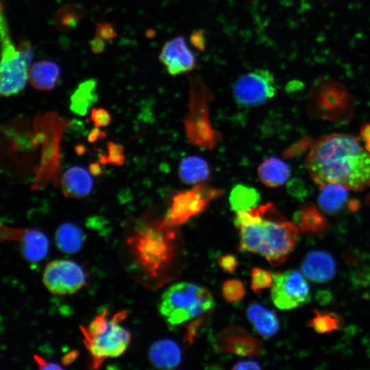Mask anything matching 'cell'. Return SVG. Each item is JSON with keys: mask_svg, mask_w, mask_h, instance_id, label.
<instances>
[{"mask_svg": "<svg viewBox=\"0 0 370 370\" xmlns=\"http://www.w3.org/2000/svg\"><path fill=\"white\" fill-rule=\"evenodd\" d=\"M306 166L319 188L329 184L354 190L370 187V153L351 135L334 133L316 140L307 155Z\"/></svg>", "mask_w": 370, "mask_h": 370, "instance_id": "cell-1", "label": "cell"}, {"mask_svg": "<svg viewBox=\"0 0 370 370\" xmlns=\"http://www.w3.org/2000/svg\"><path fill=\"white\" fill-rule=\"evenodd\" d=\"M234 222L240 232L239 249L258 254L273 266L283 264L296 245L297 226L271 203L236 212Z\"/></svg>", "mask_w": 370, "mask_h": 370, "instance_id": "cell-2", "label": "cell"}, {"mask_svg": "<svg viewBox=\"0 0 370 370\" xmlns=\"http://www.w3.org/2000/svg\"><path fill=\"white\" fill-rule=\"evenodd\" d=\"M177 227L164 219L142 227L131 239L137 262L149 278L171 280L179 268L182 245Z\"/></svg>", "mask_w": 370, "mask_h": 370, "instance_id": "cell-3", "label": "cell"}, {"mask_svg": "<svg viewBox=\"0 0 370 370\" xmlns=\"http://www.w3.org/2000/svg\"><path fill=\"white\" fill-rule=\"evenodd\" d=\"M214 300L206 288L190 282L171 285L161 297L159 311L171 325L200 317L212 310Z\"/></svg>", "mask_w": 370, "mask_h": 370, "instance_id": "cell-4", "label": "cell"}, {"mask_svg": "<svg viewBox=\"0 0 370 370\" xmlns=\"http://www.w3.org/2000/svg\"><path fill=\"white\" fill-rule=\"evenodd\" d=\"M125 315V313L120 312L108 319L107 312L104 311L97 316L87 328H82L84 343L95 365L98 366L106 358L118 357L126 350L131 334L119 324Z\"/></svg>", "mask_w": 370, "mask_h": 370, "instance_id": "cell-5", "label": "cell"}, {"mask_svg": "<svg viewBox=\"0 0 370 370\" xmlns=\"http://www.w3.org/2000/svg\"><path fill=\"white\" fill-rule=\"evenodd\" d=\"M1 61L0 92L10 97L18 94L25 86L29 69L13 45L3 10L1 14Z\"/></svg>", "mask_w": 370, "mask_h": 370, "instance_id": "cell-6", "label": "cell"}, {"mask_svg": "<svg viewBox=\"0 0 370 370\" xmlns=\"http://www.w3.org/2000/svg\"><path fill=\"white\" fill-rule=\"evenodd\" d=\"M222 194L215 188L204 183H199L191 189L175 194L164 219L173 226L177 227L190 219L202 213L210 202Z\"/></svg>", "mask_w": 370, "mask_h": 370, "instance_id": "cell-7", "label": "cell"}, {"mask_svg": "<svg viewBox=\"0 0 370 370\" xmlns=\"http://www.w3.org/2000/svg\"><path fill=\"white\" fill-rule=\"evenodd\" d=\"M276 92L275 79L268 69H256L239 77L233 86L236 101L245 107L262 104Z\"/></svg>", "mask_w": 370, "mask_h": 370, "instance_id": "cell-8", "label": "cell"}, {"mask_svg": "<svg viewBox=\"0 0 370 370\" xmlns=\"http://www.w3.org/2000/svg\"><path fill=\"white\" fill-rule=\"evenodd\" d=\"M271 297L280 310H293L310 302L311 293L304 275L296 270L273 275Z\"/></svg>", "mask_w": 370, "mask_h": 370, "instance_id": "cell-9", "label": "cell"}, {"mask_svg": "<svg viewBox=\"0 0 370 370\" xmlns=\"http://www.w3.org/2000/svg\"><path fill=\"white\" fill-rule=\"evenodd\" d=\"M83 269L69 260H56L45 268L42 282L49 292L55 295L73 294L86 283Z\"/></svg>", "mask_w": 370, "mask_h": 370, "instance_id": "cell-10", "label": "cell"}, {"mask_svg": "<svg viewBox=\"0 0 370 370\" xmlns=\"http://www.w3.org/2000/svg\"><path fill=\"white\" fill-rule=\"evenodd\" d=\"M158 59L172 76L188 73L197 67L196 57L182 36L167 41L162 47Z\"/></svg>", "mask_w": 370, "mask_h": 370, "instance_id": "cell-11", "label": "cell"}, {"mask_svg": "<svg viewBox=\"0 0 370 370\" xmlns=\"http://www.w3.org/2000/svg\"><path fill=\"white\" fill-rule=\"evenodd\" d=\"M216 347L221 352L241 356L254 357L263 354V345L245 330L228 327L222 330L216 339Z\"/></svg>", "mask_w": 370, "mask_h": 370, "instance_id": "cell-12", "label": "cell"}, {"mask_svg": "<svg viewBox=\"0 0 370 370\" xmlns=\"http://www.w3.org/2000/svg\"><path fill=\"white\" fill-rule=\"evenodd\" d=\"M5 238L19 242L23 257L30 262H38L45 258L49 249V241L45 234L36 228L15 229L5 227Z\"/></svg>", "mask_w": 370, "mask_h": 370, "instance_id": "cell-13", "label": "cell"}, {"mask_svg": "<svg viewBox=\"0 0 370 370\" xmlns=\"http://www.w3.org/2000/svg\"><path fill=\"white\" fill-rule=\"evenodd\" d=\"M301 269L308 279L319 283L331 280L336 271L334 258L328 253L314 250L309 252L302 261Z\"/></svg>", "mask_w": 370, "mask_h": 370, "instance_id": "cell-14", "label": "cell"}, {"mask_svg": "<svg viewBox=\"0 0 370 370\" xmlns=\"http://www.w3.org/2000/svg\"><path fill=\"white\" fill-rule=\"evenodd\" d=\"M348 190V188L339 184H329L321 187L318 197L320 208L330 215L340 214L345 207L356 210L358 205L349 202Z\"/></svg>", "mask_w": 370, "mask_h": 370, "instance_id": "cell-15", "label": "cell"}, {"mask_svg": "<svg viewBox=\"0 0 370 370\" xmlns=\"http://www.w3.org/2000/svg\"><path fill=\"white\" fill-rule=\"evenodd\" d=\"M60 183L66 197L78 199L88 195L93 186V180L88 171L78 166L68 169L62 175Z\"/></svg>", "mask_w": 370, "mask_h": 370, "instance_id": "cell-16", "label": "cell"}, {"mask_svg": "<svg viewBox=\"0 0 370 370\" xmlns=\"http://www.w3.org/2000/svg\"><path fill=\"white\" fill-rule=\"evenodd\" d=\"M60 75L59 66L54 62L39 60L30 66L28 79L33 88L38 90L53 89Z\"/></svg>", "mask_w": 370, "mask_h": 370, "instance_id": "cell-17", "label": "cell"}, {"mask_svg": "<svg viewBox=\"0 0 370 370\" xmlns=\"http://www.w3.org/2000/svg\"><path fill=\"white\" fill-rule=\"evenodd\" d=\"M247 315L255 330L264 338H270L279 330L280 322L276 313L260 304H251Z\"/></svg>", "mask_w": 370, "mask_h": 370, "instance_id": "cell-18", "label": "cell"}, {"mask_svg": "<svg viewBox=\"0 0 370 370\" xmlns=\"http://www.w3.org/2000/svg\"><path fill=\"white\" fill-rule=\"evenodd\" d=\"M151 364L160 369H173L181 362L182 352L173 341L163 339L154 343L149 350Z\"/></svg>", "mask_w": 370, "mask_h": 370, "instance_id": "cell-19", "label": "cell"}, {"mask_svg": "<svg viewBox=\"0 0 370 370\" xmlns=\"http://www.w3.org/2000/svg\"><path fill=\"white\" fill-rule=\"evenodd\" d=\"M261 182L269 188L279 187L288 180L290 166L277 157H270L262 162L258 169Z\"/></svg>", "mask_w": 370, "mask_h": 370, "instance_id": "cell-20", "label": "cell"}, {"mask_svg": "<svg viewBox=\"0 0 370 370\" xmlns=\"http://www.w3.org/2000/svg\"><path fill=\"white\" fill-rule=\"evenodd\" d=\"M178 172L182 182L187 184H197L209 177L210 169L208 162L204 158L190 156L181 161Z\"/></svg>", "mask_w": 370, "mask_h": 370, "instance_id": "cell-21", "label": "cell"}, {"mask_svg": "<svg viewBox=\"0 0 370 370\" xmlns=\"http://www.w3.org/2000/svg\"><path fill=\"white\" fill-rule=\"evenodd\" d=\"M85 235L82 230L72 223H64L56 230L55 241L57 247L66 254L79 251L84 244Z\"/></svg>", "mask_w": 370, "mask_h": 370, "instance_id": "cell-22", "label": "cell"}, {"mask_svg": "<svg viewBox=\"0 0 370 370\" xmlns=\"http://www.w3.org/2000/svg\"><path fill=\"white\" fill-rule=\"evenodd\" d=\"M97 82L87 79L79 84L70 98V109L74 114L84 116L97 101Z\"/></svg>", "mask_w": 370, "mask_h": 370, "instance_id": "cell-23", "label": "cell"}, {"mask_svg": "<svg viewBox=\"0 0 370 370\" xmlns=\"http://www.w3.org/2000/svg\"><path fill=\"white\" fill-rule=\"evenodd\" d=\"M294 223L299 230L306 233H322L328 227V221L323 214L314 206L306 205L297 210Z\"/></svg>", "mask_w": 370, "mask_h": 370, "instance_id": "cell-24", "label": "cell"}, {"mask_svg": "<svg viewBox=\"0 0 370 370\" xmlns=\"http://www.w3.org/2000/svg\"><path fill=\"white\" fill-rule=\"evenodd\" d=\"M260 199V195L256 188L243 184L236 185L229 197L231 209L236 212L257 207Z\"/></svg>", "mask_w": 370, "mask_h": 370, "instance_id": "cell-25", "label": "cell"}, {"mask_svg": "<svg viewBox=\"0 0 370 370\" xmlns=\"http://www.w3.org/2000/svg\"><path fill=\"white\" fill-rule=\"evenodd\" d=\"M313 312L314 315L308 325L319 334H330L339 330L343 326L342 318L334 312L318 310H314Z\"/></svg>", "mask_w": 370, "mask_h": 370, "instance_id": "cell-26", "label": "cell"}, {"mask_svg": "<svg viewBox=\"0 0 370 370\" xmlns=\"http://www.w3.org/2000/svg\"><path fill=\"white\" fill-rule=\"evenodd\" d=\"M84 14V8L79 5H65L56 12L53 19L54 25L60 31L69 30L76 26Z\"/></svg>", "mask_w": 370, "mask_h": 370, "instance_id": "cell-27", "label": "cell"}, {"mask_svg": "<svg viewBox=\"0 0 370 370\" xmlns=\"http://www.w3.org/2000/svg\"><path fill=\"white\" fill-rule=\"evenodd\" d=\"M273 284V275L267 270L255 267L251 271V289L256 293L271 288Z\"/></svg>", "mask_w": 370, "mask_h": 370, "instance_id": "cell-28", "label": "cell"}, {"mask_svg": "<svg viewBox=\"0 0 370 370\" xmlns=\"http://www.w3.org/2000/svg\"><path fill=\"white\" fill-rule=\"evenodd\" d=\"M222 293L227 301L232 303L243 299L246 291L241 281L233 279L223 283Z\"/></svg>", "mask_w": 370, "mask_h": 370, "instance_id": "cell-29", "label": "cell"}, {"mask_svg": "<svg viewBox=\"0 0 370 370\" xmlns=\"http://www.w3.org/2000/svg\"><path fill=\"white\" fill-rule=\"evenodd\" d=\"M100 161L103 164H111L121 166L125 162L124 149L122 145L110 141L107 143V154L100 156Z\"/></svg>", "mask_w": 370, "mask_h": 370, "instance_id": "cell-30", "label": "cell"}, {"mask_svg": "<svg viewBox=\"0 0 370 370\" xmlns=\"http://www.w3.org/2000/svg\"><path fill=\"white\" fill-rule=\"evenodd\" d=\"M90 119L97 127H106L111 121L109 112L103 108H93L91 109Z\"/></svg>", "mask_w": 370, "mask_h": 370, "instance_id": "cell-31", "label": "cell"}, {"mask_svg": "<svg viewBox=\"0 0 370 370\" xmlns=\"http://www.w3.org/2000/svg\"><path fill=\"white\" fill-rule=\"evenodd\" d=\"M192 45L199 51L203 52L206 47V38L205 32L201 29L193 30L189 37Z\"/></svg>", "mask_w": 370, "mask_h": 370, "instance_id": "cell-32", "label": "cell"}, {"mask_svg": "<svg viewBox=\"0 0 370 370\" xmlns=\"http://www.w3.org/2000/svg\"><path fill=\"white\" fill-rule=\"evenodd\" d=\"M96 36L104 40H110L116 36L113 25L109 23H97L96 25Z\"/></svg>", "mask_w": 370, "mask_h": 370, "instance_id": "cell-33", "label": "cell"}, {"mask_svg": "<svg viewBox=\"0 0 370 370\" xmlns=\"http://www.w3.org/2000/svg\"><path fill=\"white\" fill-rule=\"evenodd\" d=\"M17 49L25 64L29 68L33 60L34 51L29 41L23 39L18 44Z\"/></svg>", "mask_w": 370, "mask_h": 370, "instance_id": "cell-34", "label": "cell"}, {"mask_svg": "<svg viewBox=\"0 0 370 370\" xmlns=\"http://www.w3.org/2000/svg\"><path fill=\"white\" fill-rule=\"evenodd\" d=\"M219 264L225 272L232 273L238 266V261L234 255L227 254L219 257Z\"/></svg>", "mask_w": 370, "mask_h": 370, "instance_id": "cell-35", "label": "cell"}, {"mask_svg": "<svg viewBox=\"0 0 370 370\" xmlns=\"http://www.w3.org/2000/svg\"><path fill=\"white\" fill-rule=\"evenodd\" d=\"M233 369H260L259 363L254 360H245L237 362L232 367Z\"/></svg>", "mask_w": 370, "mask_h": 370, "instance_id": "cell-36", "label": "cell"}, {"mask_svg": "<svg viewBox=\"0 0 370 370\" xmlns=\"http://www.w3.org/2000/svg\"><path fill=\"white\" fill-rule=\"evenodd\" d=\"M34 360L38 365L39 369H62V367L58 365V364L47 362L39 356L35 355Z\"/></svg>", "mask_w": 370, "mask_h": 370, "instance_id": "cell-37", "label": "cell"}, {"mask_svg": "<svg viewBox=\"0 0 370 370\" xmlns=\"http://www.w3.org/2000/svg\"><path fill=\"white\" fill-rule=\"evenodd\" d=\"M105 40L99 36H95L90 42V48L94 53H101L105 48Z\"/></svg>", "mask_w": 370, "mask_h": 370, "instance_id": "cell-38", "label": "cell"}, {"mask_svg": "<svg viewBox=\"0 0 370 370\" xmlns=\"http://www.w3.org/2000/svg\"><path fill=\"white\" fill-rule=\"evenodd\" d=\"M360 134L365 143V147L370 153V123L365 124L362 127Z\"/></svg>", "mask_w": 370, "mask_h": 370, "instance_id": "cell-39", "label": "cell"}, {"mask_svg": "<svg viewBox=\"0 0 370 370\" xmlns=\"http://www.w3.org/2000/svg\"><path fill=\"white\" fill-rule=\"evenodd\" d=\"M106 134L97 127L90 130L88 134V140L90 143H95L105 138Z\"/></svg>", "mask_w": 370, "mask_h": 370, "instance_id": "cell-40", "label": "cell"}, {"mask_svg": "<svg viewBox=\"0 0 370 370\" xmlns=\"http://www.w3.org/2000/svg\"><path fill=\"white\" fill-rule=\"evenodd\" d=\"M89 171L92 175L99 176L101 174L102 169L99 162H92L89 165Z\"/></svg>", "mask_w": 370, "mask_h": 370, "instance_id": "cell-41", "label": "cell"}, {"mask_svg": "<svg viewBox=\"0 0 370 370\" xmlns=\"http://www.w3.org/2000/svg\"><path fill=\"white\" fill-rule=\"evenodd\" d=\"M83 148H84L83 146H77L76 149L77 153L78 154H79V152L81 153V154L83 153L84 151V149H83Z\"/></svg>", "mask_w": 370, "mask_h": 370, "instance_id": "cell-42", "label": "cell"}]
</instances>
